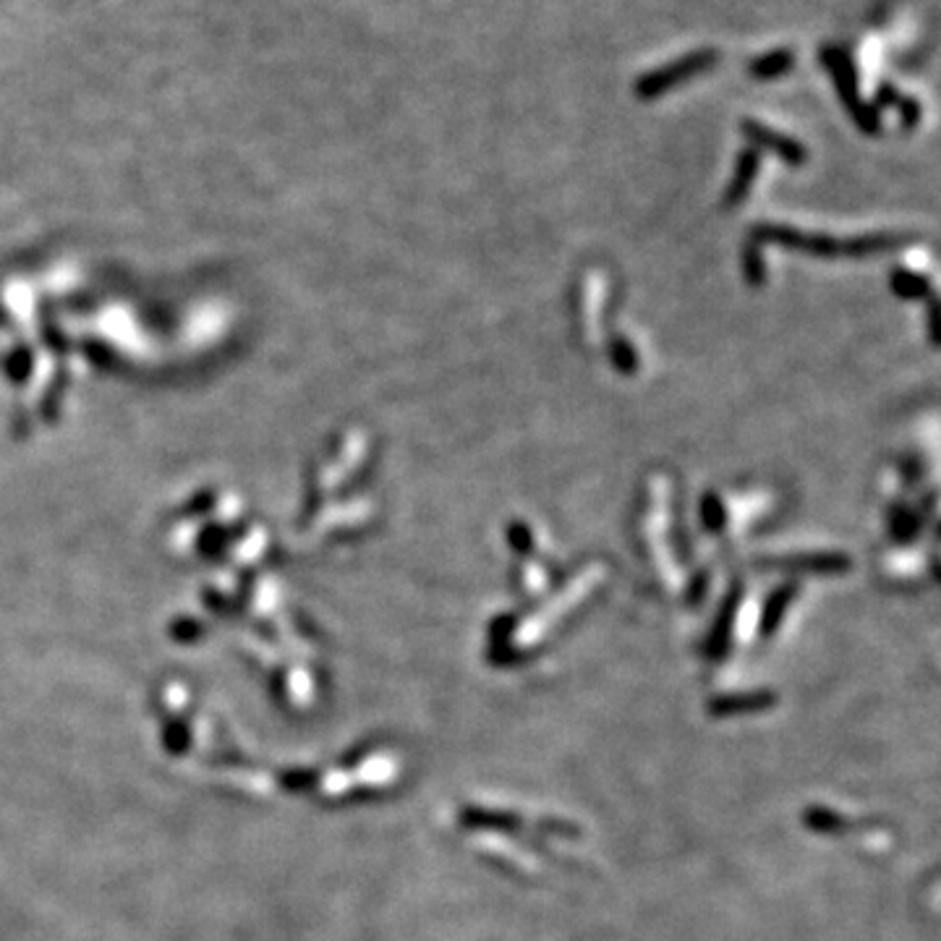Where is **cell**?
<instances>
[{"mask_svg": "<svg viewBox=\"0 0 941 941\" xmlns=\"http://www.w3.org/2000/svg\"><path fill=\"white\" fill-rule=\"evenodd\" d=\"M719 58L717 50H698V53L683 55L680 61L670 63V66L657 68V71H651L646 74L641 82H638V95L641 97H657L662 92H667L670 87L680 84L683 79H691V76L701 74L706 68L714 66V61Z\"/></svg>", "mask_w": 941, "mask_h": 941, "instance_id": "6da1fadb", "label": "cell"}, {"mask_svg": "<svg viewBox=\"0 0 941 941\" xmlns=\"http://www.w3.org/2000/svg\"><path fill=\"white\" fill-rule=\"evenodd\" d=\"M793 68V53L790 50H772V53L761 55L751 63V74L756 79H774V76L787 74Z\"/></svg>", "mask_w": 941, "mask_h": 941, "instance_id": "7a4b0ae2", "label": "cell"}]
</instances>
